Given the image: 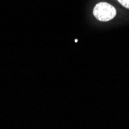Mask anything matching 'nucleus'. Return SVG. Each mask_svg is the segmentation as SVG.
I'll list each match as a JSON object with an SVG mask.
<instances>
[{
	"label": "nucleus",
	"instance_id": "1",
	"mask_svg": "<svg viewBox=\"0 0 129 129\" xmlns=\"http://www.w3.org/2000/svg\"><path fill=\"white\" fill-rule=\"evenodd\" d=\"M93 16L101 22H108L114 19L117 14L115 8L107 3H98L93 11Z\"/></svg>",
	"mask_w": 129,
	"mask_h": 129
},
{
	"label": "nucleus",
	"instance_id": "2",
	"mask_svg": "<svg viewBox=\"0 0 129 129\" xmlns=\"http://www.w3.org/2000/svg\"><path fill=\"white\" fill-rule=\"evenodd\" d=\"M118 1L120 3V4H121L124 7L129 9V0H118Z\"/></svg>",
	"mask_w": 129,
	"mask_h": 129
}]
</instances>
